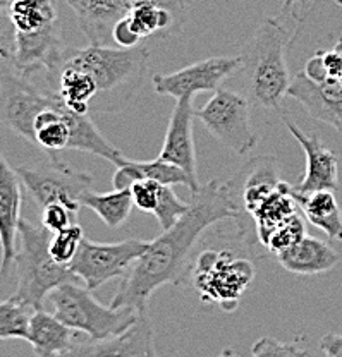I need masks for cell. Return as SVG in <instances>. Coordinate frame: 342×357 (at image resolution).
<instances>
[{"mask_svg": "<svg viewBox=\"0 0 342 357\" xmlns=\"http://www.w3.org/2000/svg\"><path fill=\"white\" fill-rule=\"evenodd\" d=\"M236 222L237 211L230 201L225 182L211 178L198 191L191 192L189 210L169 230L151 241L141 258L136 259L131 270L122 277L110 306L133 307L148 311V303L155 290L165 284L177 285L191 270V252L196 241L207 229L222 220Z\"/></svg>", "mask_w": 342, "mask_h": 357, "instance_id": "cell-1", "label": "cell"}, {"mask_svg": "<svg viewBox=\"0 0 342 357\" xmlns=\"http://www.w3.org/2000/svg\"><path fill=\"white\" fill-rule=\"evenodd\" d=\"M64 61L87 70L95 81L98 95L91 109L119 112L126 109L140 91L150 50L144 47L121 48L90 43L84 48L69 47Z\"/></svg>", "mask_w": 342, "mask_h": 357, "instance_id": "cell-2", "label": "cell"}, {"mask_svg": "<svg viewBox=\"0 0 342 357\" xmlns=\"http://www.w3.org/2000/svg\"><path fill=\"white\" fill-rule=\"evenodd\" d=\"M291 33L274 17H267L241 52L244 89L253 105L278 110L291 88L288 50Z\"/></svg>", "mask_w": 342, "mask_h": 357, "instance_id": "cell-3", "label": "cell"}, {"mask_svg": "<svg viewBox=\"0 0 342 357\" xmlns=\"http://www.w3.org/2000/svg\"><path fill=\"white\" fill-rule=\"evenodd\" d=\"M7 13L17 31L14 69L28 77L43 70L57 73L69 47L62 38L55 0H13Z\"/></svg>", "mask_w": 342, "mask_h": 357, "instance_id": "cell-4", "label": "cell"}, {"mask_svg": "<svg viewBox=\"0 0 342 357\" xmlns=\"http://www.w3.org/2000/svg\"><path fill=\"white\" fill-rule=\"evenodd\" d=\"M52 232L26 218L20 223V248L16 256L17 285L13 297L33 310H43V301L48 294L66 282H77L80 278L69 266L59 265L50 255Z\"/></svg>", "mask_w": 342, "mask_h": 357, "instance_id": "cell-5", "label": "cell"}, {"mask_svg": "<svg viewBox=\"0 0 342 357\" xmlns=\"http://www.w3.org/2000/svg\"><path fill=\"white\" fill-rule=\"evenodd\" d=\"M48 301L54 306V314L64 325L76 332L84 333L90 340H105L117 337L131 328L141 312L133 307L102 306L91 290L80 287L76 282H66L48 294Z\"/></svg>", "mask_w": 342, "mask_h": 357, "instance_id": "cell-6", "label": "cell"}, {"mask_svg": "<svg viewBox=\"0 0 342 357\" xmlns=\"http://www.w3.org/2000/svg\"><path fill=\"white\" fill-rule=\"evenodd\" d=\"M193 285L202 303L232 312L255 278L250 259L236 258L229 249H207L193 263Z\"/></svg>", "mask_w": 342, "mask_h": 357, "instance_id": "cell-7", "label": "cell"}, {"mask_svg": "<svg viewBox=\"0 0 342 357\" xmlns=\"http://www.w3.org/2000/svg\"><path fill=\"white\" fill-rule=\"evenodd\" d=\"M281 182L277 158L274 155L255 156L225 182L230 201L237 211V232L246 244L258 243L251 215L281 185Z\"/></svg>", "mask_w": 342, "mask_h": 357, "instance_id": "cell-8", "label": "cell"}, {"mask_svg": "<svg viewBox=\"0 0 342 357\" xmlns=\"http://www.w3.org/2000/svg\"><path fill=\"white\" fill-rule=\"evenodd\" d=\"M16 172L40 208L62 203L80 213L83 208L81 198L93 188L90 174L74 170L62 160H52L48 156L45 162L20 165Z\"/></svg>", "mask_w": 342, "mask_h": 357, "instance_id": "cell-9", "label": "cell"}, {"mask_svg": "<svg viewBox=\"0 0 342 357\" xmlns=\"http://www.w3.org/2000/svg\"><path fill=\"white\" fill-rule=\"evenodd\" d=\"M251 102L243 93L217 89L203 109L195 110V117L237 155H246L258 144V136L251 128Z\"/></svg>", "mask_w": 342, "mask_h": 357, "instance_id": "cell-10", "label": "cell"}, {"mask_svg": "<svg viewBox=\"0 0 342 357\" xmlns=\"http://www.w3.org/2000/svg\"><path fill=\"white\" fill-rule=\"evenodd\" d=\"M150 243L140 239H126L121 243L100 244L88 241L81 243L76 258L69 268L88 290H96L114 278H122L136 259L144 255Z\"/></svg>", "mask_w": 342, "mask_h": 357, "instance_id": "cell-11", "label": "cell"}, {"mask_svg": "<svg viewBox=\"0 0 342 357\" xmlns=\"http://www.w3.org/2000/svg\"><path fill=\"white\" fill-rule=\"evenodd\" d=\"M52 91H43L28 76L14 70H0V124L26 141H33V122L45 109Z\"/></svg>", "mask_w": 342, "mask_h": 357, "instance_id": "cell-12", "label": "cell"}, {"mask_svg": "<svg viewBox=\"0 0 342 357\" xmlns=\"http://www.w3.org/2000/svg\"><path fill=\"white\" fill-rule=\"evenodd\" d=\"M243 66L241 55L237 57H210L184 69L170 74H155L154 88L158 95L172 96L181 100L196 95L200 91H217L234 73H239Z\"/></svg>", "mask_w": 342, "mask_h": 357, "instance_id": "cell-13", "label": "cell"}, {"mask_svg": "<svg viewBox=\"0 0 342 357\" xmlns=\"http://www.w3.org/2000/svg\"><path fill=\"white\" fill-rule=\"evenodd\" d=\"M282 121L306 156V170L295 185V191L301 195H310V192L317 191H336L339 188V169H337L336 153L329 150L315 132H304L295 121L288 117H282Z\"/></svg>", "mask_w": 342, "mask_h": 357, "instance_id": "cell-14", "label": "cell"}, {"mask_svg": "<svg viewBox=\"0 0 342 357\" xmlns=\"http://www.w3.org/2000/svg\"><path fill=\"white\" fill-rule=\"evenodd\" d=\"M21 177L16 169L9 165L0 155V248H2V261H0V278L6 280L16 266V239L20 237L21 223Z\"/></svg>", "mask_w": 342, "mask_h": 357, "instance_id": "cell-15", "label": "cell"}, {"mask_svg": "<svg viewBox=\"0 0 342 357\" xmlns=\"http://www.w3.org/2000/svg\"><path fill=\"white\" fill-rule=\"evenodd\" d=\"M176 17L151 0H136L128 16L122 17L114 28L115 47H140V42L150 36H165L179 31Z\"/></svg>", "mask_w": 342, "mask_h": 357, "instance_id": "cell-16", "label": "cell"}, {"mask_svg": "<svg viewBox=\"0 0 342 357\" xmlns=\"http://www.w3.org/2000/svg\"><path fill=\"white\" fill-rule=\"evenodd\" d=\"M154 352V326L148 311H143L124 333L105 340L77 342L61 357H150Z\"/></svg>", "mask_w": 342, "mask_h": 357, "instance_id": "cell-17", "label": "cell"}, {"mask_svg": "<svg viewBox=\"0 0 342 357\" xmlns=\"http://www.w3.org/2000/svg\"><path fill=\"white\" fill-rule=\"evenodd\" d=\"M193 119H195L193 98L186 96V98L177 100L170 115L169 128H167L158 158L183 169L196 184H200L198 170H196L195 139H193Z\"/></svg>", "mask_w": 342, "mask_h": 357, "instance_id": "cell-18", "label": "cell"}, {"mask_svg": "<svg viewBox=\"0 0 342 357\" xmlns=\"http://www.w3.org/2000/svg\"><path fill=\"white\" fill-rule=\"evenodd\" d=\"M289 96L317 121L342 134V84L339 81L315 83L301 70L292 77Z\"/></svg>", "mask_w": 342, "mask_h": 357, "instance_id": "cell-19", "label": "cell"}, {"mask_svg": "<svg viewBox=\"0 0 342 357\" xmlns=\"http://www.w3.org/2000/svg\"><path fill=\"white\" fill-rule=\"evenodd\" d=\"M76 14L81 31L91 45L114 43V28L128 16L136 0H66Z\"/></svg>", "mask_w": 342, "mask_h": 357, "instance_id": "cell-20", "label": "cell"}, {"mask_svg": "<svg viewBox=\"0 0 342 357\" xmlns=\"http://www.w3.org/2000/svg\"><path fill=\"white\" fill-rule=\"evenodd\" d=\"M144 178L160 182L163 185H186L189 192H195L202 188L183 169L162 158L148 160V162L124 158L121 165H117V170L112 177V184L115 189H126L131 188L137 181H144Z\"/></svg>", "mask_w": 342, "mask_h": 357, "instance_id": "cell-21", "label": "cell"}, {"mask_svg": "<svg viewBox=\"0 0 342 357\" xmlns=\"http://www.w3.org/2000/svg\"><path fill=\"white\" fill-rule=\"evenodd\" d=\"M77 333L55 314L36 310L29 321L28 342L36 357H61L77 344Z\"/></svg>", "mask_w": 342, "mask_h": 357, "instance_id": "cell-22", "label": "cell"}, {"mask_svg": "<svg viewBox=\"0 0 342 357\" xmlns=\"http://www.w3.org/2000/svg\"><path fill=\"white\" fill-rule=\"evenodd\" d=\"M275 258L278 265L292 275L327 273L339 263V255L332 245L310 236L303 237L299 243Z\"/></svg>", "mask_w": 342, "mask_h": 357, "instance_id": "cell-23", "label": "cell"}, {"mask_svg": "<svg viewBox=\"0 0 342 357\" xmlns=\"http://www.w3.org/2000/svg\"><path fill=\"white\" fill-rule=\"evenodd\" d=\"M297 211H299V206H297L295 195H292V185L282 181L281 185L251 215L258 243L265 248V243L272 236L274 230L284 222H288Z\"/></svg>", "mask_w": 342, "mask_h": 357, "instance_id": "cell-24", "label": "cell"}, {"mask_svg": "<svg viewBox=\"0 0 342 357\" xmlns=\"http://www.w3.org/2000/svg\"><path fill=\"white\" fill-rule=\"evenodd\" d=\"M292 195H295L301 213L311 225L318 227L332 239L342 241V211L336 196H334V191L301 195L295 191V185H292Z\"/></svg>", "mask_w": 342, "mask_h": 357, "instance_id": "cell-25", "label": "cell"}, {"mask_svg": "<svg viewBox=\"0 0 342 357\" xmlns=\"http://www.w3.org/2000/svg\"><path fill=\"white\" fill-rule=\"evenodd\" d=\"M81 206L95 211L110 229H119L128 222L133 206H135V201H133L131 188H114V191L105 192V195H98V192L93 191L84 192L83 198H81Z\"/></svg>", "mask_w": 342, "mask_h": 357, "instance_id": "cell-26", "label": "cell"}, {"mask_svg": "<svg viewBox=\"0 0 342 357\" xmlns=\"http://www.w3.org/2000/svg\"><path fill=\"white\" fill-rule=\"evenodd\" d=\"M35 310L10 296L9 299L0 301V340L20 338L28 340L29 321Z\"/></svg>", "mask_w": 342, "mask_h": 357, "instance_id": "cell-27", "label": "cell"}, {"mask_svg": "<svg viewBox=\"0 0 342 357\" xmlns=\"http://www.w3.org/2000/svg\"><path fill=\"white\" fill-rule=\"evenodd\" d=\"M303 73L315 83L341 81L342 77V40L332 50H318L304 66Z\"/></svg>", "mask_w": 342, "mask_h": 357, "instance_id": "cell-28", "label": "cell"}, {"mask_svg": "<svg viewBox=\"0 0 342 357\" xmlns=\"http://www.w3.org/2000/svg\"><path fill=\"white\" fill-rule=\"evenodd\" d=\"M84 239V230L80 223H73V225L66 227V229L54 232L50 237V255L59 265L69 266L70 261L76 258L77 251H80L81 243Z\"/></svg>", "mask_w": 342, "mask_h": 357, "instance_id": "cell-29", "label": "cell"}, {"mask_svg": "<svg viewBox=\"0 0 342 357\" xmlns=\"http://www.w3.org/2000/svg\"><path fill=\"white\" fill-rule=\"evenodd\" d=\"M303 237H306V223H304V217L301 215L299 210L288 222H284L274 230L272 236L265 243V249L270 255L278 256L281 252L288 251L292 245L299 243Z\"/></svg>", "mask_w": 342, "mask_h": 357, "instance_id": "cell-30", "label": "cell"}, {"mask_svg": "<svg viewBox=\"0 0 342 357\" xmlns=\"http://www.w3.org/2000/svg\"><path fill=\"white\" fill-rule=\"evenodd\" d=\"M189 210V201H183L177 198V195L174 192L172 185H163L160 188V196L157 208L151 215H155V218L158 220V225L162 227V230H169L170 227H174L186 211Z\"/></svg>", "mask_w": 342, "mask_h": 357, "instance_id": "cell-31", "label": "cell"}, {"mask_svg": "<svg viewBox=\"0 0 342 357\" xmlns=\"http://www.w3.org/2000/svg\"><path fill=\"white\" fill-rule=\"evenodd\" d=\"M310 352L297 342H281L272 337H263L255 342L251 357H308Z\"/></svg>", "mask_w": 342, "mask_h": 357, "instance_id": "cell-32", "label": "cell"}, {"mask_svg": "<svg viewBox=\"0 0 342 357\" xmlns=\"http://www.w3.org/2000/svg\"><path fill=\"white\" fill-rule=\"evenodd\" d=\"M77 211L70 210L69 206L62 203H52L42 208V225L48 232H59L66 227L77 223Z\"/></svg>", "mask_w": 342, "mask_h": 357, "instance_id": "cell-33", "label": "cell"}, {"mask_svg": "<svg viewBox=\"0 0 342 357\" xmlns=\"http://www.w3.org/2000/svg\"><path fill=\"white\" fill-rule=\"evenodd\" d=\"M160 188H162L160 182L148 181V178L135 182V184L131 185V192L133 201H135V206L137 210L147 211V213H154L158 203Z\"/></svg>", "mask_w": 342, "mask_h": 357, "instance_id": "cell-34", "label": "cell"}, {"mask_svg": "<svg viewBox=\"0 0 342 357\" xmlns=\"http://www.w3.org/2000/svg\"><path fill=\"white\" fill-rule=\"evenodd\" d=\"M17 50V31L7 9L0 10V54L3 61L13 64Z\"/></svg>", "mask_w": 342, "mask_h": 357, "instance_id": "cell-35", "label": "cell"}, {"mask_svg": "<svg viewBox=\"0 0 342 357\" xmlns=\"http://www.w3.org/2000/svg\"><path fill=\"white\" fill-rule=\"evenodd\" d=\"M318 347L323 357H342V333H327L320 338Z\"/></svg>", "mask_w": 342, "mask_h": 357, "instance_id": "cell-36", "label": "cell"}, {"mask_svg": "<svg viewBox=\"0 0 342 357\" xmlns=\"http://www.w3.org/2000/svg\"><path fill=\"white\" fill-rule=\"evenodd\" d=\"M301 0H282V16L285 17H295L297 20V14H296V6L299 3Z\"/></svg>", "mask_w": 342, "mask_h": 357, "instance_id": "cell-37", "label": "cell"}, {"mask_svg": "<svg viewBox=\"0 0 342 357\" xmlns=\"http://www.w3.org/2000/svg\"><path fill=\"white\" fill-rule=\"evenodd\" d=\"M217 357H241V356H237L236 352L230 351V349H225V351H222L221 354H218Z\"/></svg>", "mask_w": 342, "mask_h": 357, "instance_id": "cell-38", "label": "cell"}, {"mask_svg": "<svg viewBox=\"0 0 342 357\" xmlns=\"http://www.w3.org/2000/svg\"><path fill=\"white\" fill-rule=\"evenodd\" d=\"M10 3H13V0H0V10L7 9V7H9Z\"/></svg>", "mask_w": 342, "mask_h": 357, "instance_id": "cell-39", "label": "cell"}, {"mask_svg": "<svg viewBox=\"0 0 342 357\" xmlns=\"http://www.w3.org/2000/svg\"><path fill=\"white\" fill-rule=\"evenodd\" d=\"M334 2H336L337 6H341V7H342V0H334Z\"/></svg>", "mask_w": 342, "mask_h": 357, "instance_id": "cell-40", "label": "cell"}, {"mask_svg": "<svg viewBox=\"0 0 342 357\" xmlns=\"http://www.w3.org/2000/svg\"><path fill=\"white\" fill-rule=\"evenodd\" d=\"M0 62H6V61H3V57H2V54H0Z\"/></svg>", "mask_w": 342, "mask_h": 357, "instance_id": "cell-41", "label": "cell"}, {"mask_svg": "<svg viewBox=\"0 0 342 357\" xmlns=\"http://www.w3.org/2000/svg\"><path fill=\"white\" fill-rule=\"evenodd\" d=\"M150 357H157V354H155V352H154V354H151Z\"/></svg>", "mask_w": 342, "mask_h": 357, "instance_id": "cell-42", "label": "cell"}, {"mask_svg": "<svg viewBox=\"0 0 342 357\" xmlns=\"http://www.w3.org/2000/svg\"><path fill=\"white\" fill-rule=\"evenodd\" d=\"M308 357H315V356L313 354H308Z\"/></svg>", "mask_w": 342, "mask_h": 357, "instance_id": "cell-43", "label": "cell"}, {"mask_svg": "<svg viewBox=\"0 0 342 357\" xmlns=\"http://www.w3.org/2000/svg\"><path fill=\"white\" fill-rule=\"evenodd\" d=\"M339 83H341V84H342V77H341V81H339Z\"/></svg>", "mask_w": 342, "mask_h": 357, "instance_id": "cell-44", "label": "cell"}]
</instances>
